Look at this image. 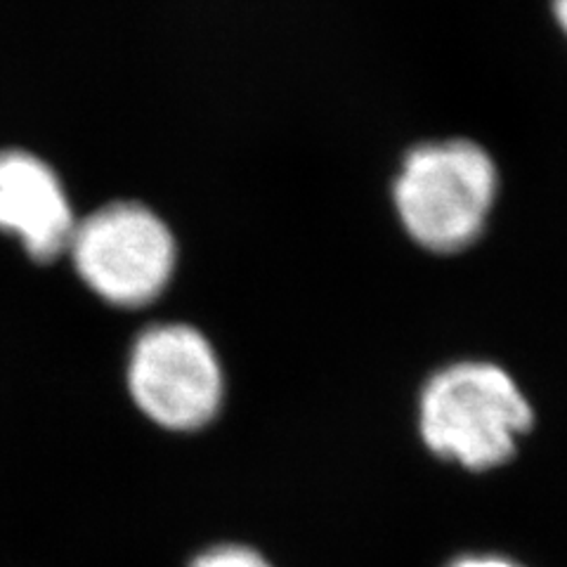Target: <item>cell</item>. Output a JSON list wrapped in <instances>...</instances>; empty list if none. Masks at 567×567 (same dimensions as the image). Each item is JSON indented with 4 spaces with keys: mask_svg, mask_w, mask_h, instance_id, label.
<instances>
[{
    "mask_svg": "<svg viewBox=\"0 0 567 567\" xmlns=\"http://www.w3.org/2000/svg\"><path fill=\"white\" fill-rule=\"evenodd\" d=\"M390 199L416 246L456 256L489 233L504 202V175L483 142L466 135L423 137L404 150Z\"/></svg>",
    "mask_w": 567,
    "mask_h": 567,
    "instance_id": "cell-1",
    "label": "cell"
},
{
    "mask_svg": "<svg viewBox=\"0 0 567 567\" xmlns=\"http://www.w3.org/2000/svg\"><path fill=\"white\" fill-rule=\"evenodd\" d=\"M416 425L431 454L487 473L518 454L535 425V406L506 367L466 358L440 367L423 383Z\"/></svg>",
    "mask_w": 567,
    "mask_h": 567,
    "instance_id": "cell-2",
    "label": "cell"
},
{
    "mask_svg": "<svg viewBox=\"0 0 567 567\" xmlns=\"http://www.w3.org/2000/svg\"><path fill=\"white\" fill-rule=\"evenodd\" d=\"M66 256L100 300L133 310L154 303L168 289L177 244L152 208L114 202L76 220Z\"/></svg>",
    "mask_w": 567,
    "mask_h": 567,
    "instance_id": "cell-3",
    "label": "cell"
},
{
    "mask_svg": "<svg viewBox=\"0 0 567 567\" xmlns=\"http://www.w3.org/2000/svg\"><path fill=\"white\" fill-rule=\"evenodd\" d=\"M126 383L137 410L173 433L202 431L225 400V369L216 348L185 322H162L137 336Z\"/></svg>",
    "mask_w": 567,
    "mask_h": 567,
    "instance_id": "cell-4",
    "label": "cell"
},
{
    "mask_svg": "<svg viewBox=\"0 0 567 567\" xmlns=\"http://www.w3.org/2000/svg\"><path fill=\"white\" fill-rule=\"evenodd\" d=\"M76 216L58 173L24 150L0 152V233L20 239L35 262L66 256Z\"/></svg>",
    "mask_w": 567,
    "mask_h": 567,
    "instance_id": "cell-5",
    "label": "cell"
},
{
    "mask_svg": "<svg viewBox=\"0 0 567 567\" xmlns=\"http://www.w3.org/2000/svg\"><path fill=\"white\" fill-rule=\"evenodd\" d=\"M189 567H275L254 546L246 544H216L208 546Z\"/></svg>",
    "mask_w": 567,
    "mask_h": 567,
    "instance_id": "cell-6",
    "label": "cell"
},
{
    "mask_svg": "<svg viewBox=\"0 0 567 567\" xmlns=\"http://www.w3.org/2000/svg\"><path fill=\"white\" fill-rule=\"evenodd\" d=\"M447 567H525V565L496 554H468V556L456 558Z\"/></svg>",
    "mask_w": 567,
    "mask_h": 567,
    "instance_id": "cell-7",
    "label": "cell"
},
{
    "mask_svg": "<svg viewBox=\"0 0 567 567\" xmlns=\"http://www.w3.org/2000/svg\"><path fill=\"white\" fill-rule=\"evenodd\" d=\"M548 8H551L554 22L567 41V0H548Z\"/></svg>",
    "mask_w": 567,
    "mask_h": 567,
    "instance_id": "cell-8",
    "label": "cell"
}]
</instances>
